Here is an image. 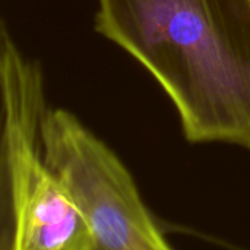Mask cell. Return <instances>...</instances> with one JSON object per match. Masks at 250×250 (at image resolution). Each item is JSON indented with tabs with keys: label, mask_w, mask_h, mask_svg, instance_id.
<instances>
[{
	"label": "cell",
	"mask_w": 250,
	"mask_h": 250,
	"mask_svg": "<svg viewBox=\"0 0 250 250\" xmlns=\"http://www.w3.org/2000/svg\"><path fill=\"white\" fill-rule=\"evenodd\" d=\"M94 29L158 82L189 144L250 151V0H97Z\"/></svg>",
	"instance_id": "cell-1"
},
{
	"label": "cell",
	"mask_w": 250,
	"mask_h": 250,
	"mask_svg": "<svg viewBox=\"0 0 250 250\" xmlns=\"http://www.w3.org/2000/svg\"><path fill=\"white\" fill-rule=\"evenodd\" d=\"M1 250H94L85 218L42 154L48 110L41 63L23 54L1 21Z\"/></svg>",
	"instance_id": "cell-2"
},
{
	"label": "cell",
	"mask_w": 250,
	"mask_h": 250,
	"mask_svg": "<svg viewBox=\"0 0 250 250\" xmlns=\"http://www.w3.org/2000/svg\"><path fill=\"white\" fill-rule=\"evenodd\" d=\"M41 144L85 218L94 250H174L122 158L72 111L48 107Z\"/></svg>",
	"instance_id": "cell-3"
}]
</instances>
